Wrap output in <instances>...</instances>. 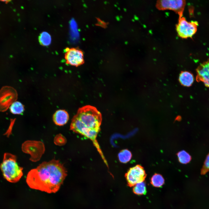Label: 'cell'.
<instances>
[{
	"label": "cell",
	"mask_w": 209,
	"mask_h": 209,
	"mask_svg": "<svg viewBox=\"0 0 209 209\" xmlns=\"http://www.w3.org/2000/svg\"><path fill=\"white\" fill-rule=\"evenodd\" d=\"M67 175L63 165L58 160L44 161L28 173L26 181L31 188L48 193L59 189Z\"/></svg>",
	"instance_id": "6da1fadb"
},
{
	"label": "cell",
	"mask_w": 209,
	"mask_h": 209,
	"mask_svg": "<svg viewBox=\"0 0 209 209\" xmlns=\"http://www.w3.org/2000/svg\"><path fill=\"white\" fill-rule=\"evenodd\" d=\"M102 121V115L95 107L87 105L80 108L73 117L70 129L80 134L98 133Z\"/></svg>",
	"instance_id": "7a4b0ae2"
},
{
	"label": "cell",
	"mask_w": 209,
	"mask_h": 209,
	"mask_svg": "<svg viewBox=\"0 0 209 209\" xmlns=\"http://www.w3.org/2000/svg\"><path fill=\"white\" fill-rule=\"evenodd\" d=\"M0 167L4 178L10 182H17L23 175V169L18 165L16 156L10 153L4 154Z\"/></svg>",
	"instance_id": "3957f363"
},
{
	"label": "cell",
	"mask_w": 209,
	"mask_h": 209,
	"mask_svg": "<svg viewBox=\"0 0 209 209\" xmlns=\"http://www.w3.org/2000/svg\"><path fill=\"white\" fill-rule=\"evenodd\" d=\"M198 25L197 21L188 22L183 17L179 19L178 22L176 25L178 36L185 39L192 37L196 32Z\"/></svg>",
	"instance_id": "277c9868"
},
{
	"label": "cell",
	"mask_w": 209,
	"mask_h": 209,
	"mask_svg": "<svg viewBox=\"0 0 209 209\" xmlns=\"http://www.w3.org/2000/svg\"><path fill=\"white\" fill-rule=\"evenodd\" d=\"M17 98V92L14 88L8 86L3 87L0 90V111H6L16 101Z\"/></svg>",
	"instance_id": "5b68a950"
},
{
	"label": "cell",
	"mask_w": 209,
	"mask_h": 209,
	"mask_svg": "<svg viewBox=\"0 0 209 209\" xmlns=\"http://www.w3.org/2000/svg\"><path fill=\"white\" fill-rule=\"evenodd\" d=\"M186 4L184 0H158L156 6L160 10H173L179 15V19L182 17Z\"/></svg>",
	"instance_id": "8992f818"
},
{
	"label": "cell",
	"mask_w": 209,
	"mask_h": 209,
	"mask_svg": "<svg viewBox=\"0 0 209 209\" xmlns=\"http://www.w3.org/2000/svg\"><path fill=\"white\" fill-rule=\"evenodd\" d=\"M65 51L64 58L67 64L77 67L84 63L83 53L80 49L66 47Z\"/></svg>",
	"instance_id": "52a82bcc"
},
{
	"label": "cell",
	"mask_w": 209,
	"mask_h": 209,
	"mask_svg": "<svg viewBox=\"0 0 209 209\" xmlns=\"http://www.w3.org/2000/svg\"><path fill=\"white\" fill-rule=\"evenodd\" d=\"M145 177V171L143 167L140 165H136L130 168L126 174L128 183L132 186L143 181Z\"/></svg>",
	"instance_id": "ba28073f"
},
{
	"label": "cell",
	"mask_w": 209,
	"mask_h": 209,
	"mask_svg": "<svg viewBox=\"0 0 209 209\" xmlns=\"http://www.w3.org/2000/svg\"><path fill=\"white\" fill-rule=\"evenodd\" d=\"M196 70L197 81H201L206 86L209 87V59L200 64Z\"/></svg>",
	"instance_id": "9c48e42d"
},
{
	"label": "cell",
	"mask_w": 209,
	"mask_h": 209,
	"mask_svg": "<svg viewBox=\"0 0 209 209\" xmlns=\"http://www.w3.org/2000/svg\"><path fill=\"white\" fill-rule=\"evenodd\" d=\"M68 113L63 109H59L54 113L53 116L54 123L57 125L63 126L67 123L69 119Z\"/></svg>",
	"instance_id": "30bf717a"
},
{
	"label": "cell",
	"mask_w": 209,
	"mask_h": 209,
	"mask_svg": "<svg viewBox=\"0 0 209 209\" xmlns=\"http://www.w3.org/2000/svg\"><path fill=\"white\" fill-rule=\"evenodd\" d=\"M179 80L182 85L185 86L189 87L191 86L193 83L194 78L191 73L185 71L181 73Z\"/></svg>",
	"instance_id": "8fae6325"
},
{
	"label": "cell",
	"mask_w": 209,
	"mask_h": 209,
	"mask_svg": "<svg viewBox=\"0 0 209 209\" xmlns=\"http://www.w3.org/2000/svg\"><path fill=\"white\" fill-rule=\"evenodd\" d=\"M10 112L14 114H21L24 110V105L20 102L15 101L10 107Z\"/></svg>",
	"instance_id": "7c38bea8"
},
{
	"label": "cell",
	"mask_w": 209,
	"mask_h": 209,
	"mask_svg": "<svg viewBox=\"0 0 209 209\" xmlns=\"http://www.w3.org/2000/svg\"><path fill=\"white\" fill-rule=\"evenodd\" d=\"M38 40L41 45L43 46H47L51 43V37L48 33L43 31L40 33L38 37Z\"/></svg>",
	"instance_id": "4fadbf2b"
},
{
	"label": "cell",
	"mask_w": 209,
	"mask_h": 209,
	"mask_svg": "<svg viewBox=\"0 0 209 209\" xmlns=\"http://www.w3.org/2000/svg\"><path fill=\"white\" fill-rule=\"evenodd\" d=\"M132 154L131 152L127 149L122 150L118 154V159L122 163H126L131 159Z\"/></svg>",
	"instance_id": "5bb4252c"
},
{
	"label": "cell",
	"mask_w": 209,
	"mask_h": 209,
	"mask_svg": "<svg viewBox=\"0 0 209 209\" xmlns=\"http://www.w3.org/2000/svg\"><path fill=\"white\" fill-rule=\"evenodd\" d=\"M164 180L163 177L159 174L154 175L151 179V183L153 185L156 187L161 186L164 183Z\"/></svg>",
	"instance_id": "9a60e30c"
},
{
	"label": "cell",
	"mask_w": 209,
	"mask_h": 209,
	"mask_svg": "<svg viewBox=\"0 0 209 209\" xmlns=\"http://www.w3.org/2000/svg\"><path fill=\"white\" fill-rule=\"evenodd\" d=\"M134 186L133 190L135 194L138 195H142L146 193V186L143 181L138 182Z\"/></svg>",
	"instance_id": "2e32d148"
},
{
	"label": "cell",
	"mask_w": 209,
	"mask_h": 209,
	"mask_svg": "<svg viewBox=\"0 0 209 209\" xmlns=\"http://www.w3.org/2000/svg\"><path fill=\"white\" fill-rule=\"evenodd\" d=\"M177 156L179 161L181 163L186 164L189 163L191 160L190 155L186 151L183 150L178 153Z\"/></svg>",
	"instance_id": "e0dca14e"
},
{
	"label": "cell",
	"mask_w": 209,
	"mask_h": 209,
	"mask_svg": "<svg viewBox=\"0 0 209 209\" xmlns=\"http://www.w3.org/2000/svg\"><path fill=\"white\" fill-rule=\"evenodd\" d=\"M209 171V153L207 156L201 170L202 174H205Z\"/></svg>",
	"instance_id": "ac0fdd59"
},
{
	"label": "cell",
	"mask_w": 209,
	"mask_h": 209,
	"mask_svg": "<svg viewBox=\"0 0 209 209\" xmlns=\"http://www.w3.org/2000/svg\"><path fill=\"white\" fill-rule=\"evenodd\" d=\"M1 1H2V2H4L6 3H8L10 1H7V0H2Z\"/></svg>",
	"instance_id": "d6986e66"
}]
</instances>
